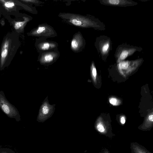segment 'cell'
<instances>
[{
  "instance_id": "obj_19",
  "label": "cell",
  "mask_w": 153,
  "mask_h": 153,
  "mask_svg": "<svg viewBox=\"0 0 153 153\" xmlns=\"http://www.w3.org/2000/svg\"><path fill=\"white\" fill-rule=\"evenodd\" d=\"M148 119L149 121L151 122H153V115H150L148 118Z\"/></svg>"
},
{
  "instance_id": "obj_15",
  "label": "cell",
  "mask_w": 153,
  "mask_h": 153,
  "mask_svg": "<svg viewBox=\"0 0 153 153\" xmlns=\"http://www.w3.org/2000/svg\"><path fill=\"white\" fill-rule=\"evenodd\" d=\"M129 63L128 61H122L119 62V67L120 69H126L128 68Z\"/></svg>"
},
{
  "instance_id": "obj_10",
  "label": "cell",
  "mask_w": 153,
  "mask_h": 153,
  "mask_svg": "<svg viewBox=\"0 0 153 153\" xmlns=\"http://www.w3.org/2000/svg\"><path fill=\"white\" fill-rule=\"evenodd\" d=\"M85 41L81 33L78 31L73 36L70 42L71 48L75 53L82 51L85 48Z\"/></svg>"
},
{
  "instance_id": "obj_3",
  "label": "cell",
  "mask_w": 153,
  "mask_h": 153,
  "mask_svg": "<svg viewBox=\"0 0 153 153\" xmlns=\"http://www.w3.org/2000/svg\"><path fill=\"white\" fill-rule=\"evenodd\" d=\"M111 38L105 35L97 37L94 43L99 56L103 60L106 59L112 49Z\"/></svg>"
},
{
  "instance_id": "obj_1",
  "label": "cell",
  "mask_w": 153,
  "mask_h": 153,
  "mask_svg": "<svg viewBox=\"0 0 153 153\" xmlns=\"http://www.w3.org/2000/svg\"><path fill=\"white\" fill-rule=\"evenodd\" d=\"M58 16L67 23L83 28H92L104 31L106 29L104 24L94 16L82 15L70 13H60Z\"/></svg>"
},
{
  "instance_id": "obj_13",
  "label": "cell",
  "mask_w": 153,
  "mask_h": 153,
  "mask_svg": "<svg viewBox=\"0 0 153 153\" xmlns=\"http://www.w3.org/2000/svg\"><path fill=\"white\" fill-rule=\"evenodd\" d=\"M24 20L22 21L17 22L15 23L14 27L16 30H18L23 27L31 19L30 17H24Z\"/></svg>"
},
{
  "instance_id": "obj_21",
  "label": "cell",
  "mask_w": 153,
  "mask_h": 153,
  "mask_svg": "<svg viewBox=\"0 0 153 153\" xmlns=\"http://www.w3.org/2000/svg\"><path fill=\"white\" fill-rule=\"evenodd\" d=\"M104 153H109L108 151L105 150V151Z\"/></svg>"
},
{
  "instance_id": "obj_14",
  "label": "cell",
  "mask_w": 153,
  "mask_h": 153,
  "mask_svg": "<svg viewBox=\"0 0 153 153\" xmlns=\"http://www.w3.org/2000/svg\"><path fill=\"white\" fill-rule=\"evenodd\" d=\"M0 153H17L11 148L0 146Z\"/></svg>"
},
{
  "instance_id": "obj_16",
  "label": "cell",
  "mask_w": 153,
  "mask_h": 153,
  "mask_svg": "<svg viewBox=\"0 0 153 153\" xmlns=\"http://www.w3.org/2000/svg\"><path fill=\"white\" fill-rule=\"evenodd\" d=\"M4 5L7 8H11L14 6L15 3L11 1H7L5 2Z\"/></svg>"
},
{
  "instance_id": "obj_11",
  "label": "cell",
  "mask_w": 153,
  "mask_h": 153,
  "mask_svg": "<svg viewBox=\"0 0 153 153\" xmlns=\"http://www.w3.org/2000/svg\"><path fill=\"white\" fill-rule=\"evenodd\" d=\"M102 4L113 6L126 7L137 5L138 3L132 0H100Z\"/></svg>"
},
{
  "instance_id": "obj_7",
  "label": "cell",
  "mask_w": 153,
  "mask_h": 153,
  "mask_svg": "<svg viewBox=\"0 0 153 153\" xmlns=\"http://www.w3.org/2000/svg\"><path fill=\"white\" fill-rule=\"evenodd\" d=\"M55 105V104L51 105L49 104L47 96L40 107L37 121L39 122L43 123L51 117L54 112Z\"/></svg>"
},
{
  "instance_id": "obj_20",
  "label": "cell",
  "mask_w": 153,
  "mask_h": 153,
  "mask_svg": "<svg viewBox=\"0 0 153 153\" xmlns=\"http://www.w3.org/2000/svg\"><path fill=\"white\" fill-rule=\"evenodd\" d=\"M121 122L122 124H124L125 123V120L124 117H122L121 119Z\"/></svg>"
},
{
  "instance_id": "obj_4",
  "label": "cell",
  "mask_w": 153,
  "mask_h": 153,
  "mask_svg": "<svg viewBox=\"0 0 153 153\" xmlns=\"http://www.w3.org/2000/svg\"><path fill=\"white\" fill-rule=\"evenodd\" d=\"M0 108L9 117L15 119L17 122L21 120L20 115L17 109L6 98L4 92L0 91Z\"/></svg>"
},
{
  "instance_id": "obj_5",
  "label": "cell",
  "mask_w": 153,
  "mask_h": 153,
  "mask_svg": "<svg viewBox=\"0 0 153 153\" xmlns=\"http://www.w3.org/2000/svg\"><path fill=\"white\" fill-rule=\"evenodd\" d=\"M142 50L141 47L123 43L117 47L114 56L117 62H119L132 55L136 52H140Z\"/></svg>"
},
{
  "instance_id": "obj_17",
  "label": "cell",
  "mask_w": 153,
  "mask_h": 153,
  "mask_svg": "<svg viewBox=\"0 0 153 153\" xmlns=\"http://www.w3.org/2000/svg\"><path fill=\"white\" fill-rule=\"evenodd\" d=\"M23 1L27 3H30L36 4L39 5L42 3V2L39 1L37 0H22Z\"/></svg>"
},
{
  "instance_id": "obj_9",
  "label": "cell",
  "mask_w": 153,
  "mask_h": 153,
  "mask_svg": "<svg viewBox=\"0 0 153 153\" xmlns=\"http://www.w3.org/2000/svg\"><path fill=\"white\" fill-rule=\"evenodd\" d=\"M35 46L38 52L40 53L56 50L58 44L55 42L48 40L46 39L39 38L36 39Z\"/></svg>"
},
{
  "instance_id": "obj_2",
  "label": "cell",
  "mask_w": 153,
  "mask_h": 153,
  "mask_svg": "<svg viewBox=\"0 0 153 153\" xmlns=\"http://www.w3.org/2000/svg\"><path fill=\"white\" fill-rule=\"evenodd\" d=\"M17 36L14 34H9L3 42L0 58L1 71L10 65L19 46V41Z\"/></svg>"
},
{
  "instance_id": "obj_8",
  "label": "cell",
  "mask_w": 153,
  "mask_h": 153,
  "mask_svg": "<svg viewBox=\"0 0 153 153\" xmlns=\"http://www.w3.org/2000/svg\"><path fill=\"white\" fill-rule=\"evenodd\" d=\"M59 56L58 49L41 53L39 54L38 61L42 65L48 66L56 62Z\"/></svg>"
},
{
  "instance_id": "obj_6",
  "label": "cell",
  "mask_w": 153,
  "mask_h": 153,
  "mask_svg": "<svg viewBox=\"0 0 153 153\" xmlns=\"http://www.w3.org/2000/svg\"><path fill=\"white\" fill-rule=\"evenodd\" d=\"M28 35L47 39L55 37L57 33L54 28L45 23L39 24L36 27L28 33Z\"/></svg>"
},
{
  "instance_id": "obj_12",
  "label": "cell",
  "mask_w": 153,
  "mask_h": 153,
  "mask_svg": "<svg viewBox=\"0 0 153 153\" xmlns=\"http://www.w3.org/2000/svg\"><path fill=\"white\" fill-rule=\"evenodd\" d=\"M132 150L133 153H148L146 149L143 148L141 146L137 143H132L131 144Z\"/></svg>"
},
{
  "instance_id": "obj_18",
  "label": "cell",
  "mask_w": 153,
  "mask_h": 153,
  "mask_svg": "<svg viewBox=\"0 0 153 153\" xmlns=\"http://www.w3.org/2000/svg\"><path fill=\"white\" fill-rule=\"evenodd\" d=\"M109 101H110V102L111 104L114 105V104H115L117 102V100L115 99L112 98V99H111Z\"/></svg>"
}]
</instances>
